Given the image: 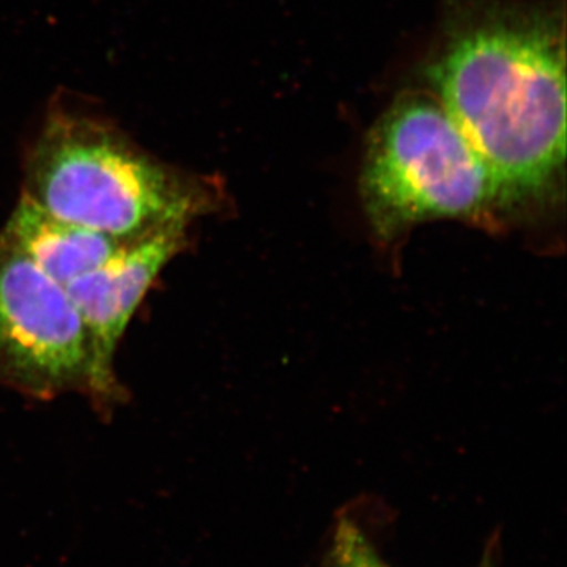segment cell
I'll return each instance as SVG.
<instances>
[{"label":"cell","instance_id":"cell-5","mask_svg":"<svg viewBox=\"0 0 567 567\" xmlns=\"http://www.w3.org/2000/svg\"><path fill=\"white\" fill-rule=\"evenodd\" d=\"M188 229L185 226L166 227L125 241L106 262L66 284V292L87 336L91 357L89 398L96 404H115L122 398L123 390L114 371L118 342L152 284L185 249Z\"/></svg>","mask_w":567,"mask_h":567},{"label":"cell","instance_id":"cell-1","mask_svg":"<svg viewBox=\"0 0 567 567\" xmlns=\"http://www.w3.org/2000/svg\"><path fill=\"white\" fill-rule=\"evenodd\" d=\"M425 78L486 163L505 218L557 200L566 167L563 9L450 0Z\"/></svg>","mask_w":567,"mask_h":567},{"label":"cell","instance_id":"cell-2","mask_svg":"<svg viewBox=\"0 0 567 567\" xmlns=\"http://www.w3.org/2000/svg\"><path fill=\"white\" fill-rule=\"evenodd\" d=\"M22 194L122 241L192 227L224 203L213 178L156 158L114 123L65 104L48 112L25 153Z\"/></svg>","mask_w":567,"mask_h":567},{"label":"cell","instance_id":"cell-6","mask_svg":"<svg viewBox=\"0 0 567 567\" xmlns=\"http://www.w3.org/2000/svg\"><path fill=\"white\" fill-rule=\"evenodd\" d=\"M0 240L24 254L62 286L95 270L125 245L110 235L51 215L24 194L0 230Z\"/></svg>","mask_w":567,"mask_h":567},{"label":"cell","instance_id":"cell-7","mask_svg":"<svg viewBox=\"0 0 567 567\" xmlns=\"http://www.w3.org/2000/svg\"><path fill=\"white\" fill-rule=\"evenodd\" d=\"M324 567H391L368 533L352 517L338 518L328 544Z\"/></svg>","mask_w":567,"mask_h":567},{"label":"cell","instance_id":"cell-4","mask_svg":"<svg viewBox=\"0 0 567 567\" xmlns=\"http://www.w3.org/2000/svg\"><path fill=\"white\" fill-rule=\"evenodd\" d=\"M84 324L65 286L0 240V386L37 401L89 395Z\"/></svg>","mask_w":567,"mask_h":567},{"label":"cell","instance_id":"cell-3","mask_svg":"<svg viewBox=\"0 0 567 567\" xmlns=\"http://www.w3.org/2000/svg\"><path fill=\"white\" fill-rule=\"evenodd\" d=\"M360 188L382 241L431 219L484 227L505 219L486 163L439 100L421 93L395 100L372 128Z\"/></svg>","mask_w":567,"mask_h":567},{"label":"cell","instance_id":"cell-8","mask_svg":"<svg viewBox=\"0 0 567 567\" xmlns=\"http://www.w3.org/2000/svg\"><path fill=\"white\" fill-rule=\"evenodd\" d=\"M476 567H498V543H496V539L487 544L483 558Z\"/></svg>","mask_w":567,"mask_h":567}]
</instances>
